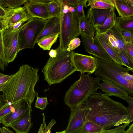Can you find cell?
<instances>
[{
  "label": "cell",
  "mask_w": 133,
  "mask_h": 133,
  "mask_svg": "<svg viewBox=\"0 0 133 133\" xmlns=\"http://www.w3.org/2000/svg\"><path fill=\"white\" fill-rule=\"evenodd\" d=\"M120 31L126 43H133V31L123 30Z\"/></svg>",
  "instance_id": "39"
},
{
  "label": "cell",
  "mask_w": 133,
  "mask_h": 133,
  "mask_svg": "<svg viewBox=\"0 0 133 133\" xmlns=\"http://www.w3.org/2000/svg\"><path fill=\"white\" fill-rule=\"evenodd\" d=\"M56 49V57H50L42 71L49 85L61 83L76 71L72 59L74 51L62 50L59 46Z\"/></svg>",
  "instance_id": "3"
},
{
  "label": "cell",
  "mask_w": 133,
  "mask_h": 133,
  "mask_svg": "<svg viewBox=\"0 0 133 133\" xmlns=\"http://www.w3.org/2000/svg\"><path fill=\"white\" fill-rule=\"evenodd\" d=\"M60 31L59 17H52L46 20L44 27L36 42L37 43L43 38Z\"/></svg>",
  "instance_id": "16"
},
{
  "label": "cell",
  "mask_w": 133,
  "mask_h": 133,
  "mask_svg": "<svg viewBox=\"0 0 133 133\" xmlns=\"http://www.w3.org/2000/svg\"><path fill=\"white\" fill-rule=\"evenodd\" d=\"M0 132L1 133H14L9 129L4 127L2 128L0 127Z\"/></svg>",
  "instance_id": "50"
},
{
  "label": "cell",
  "mask_w": 133,
  "mask_h": 133,
  "mask_svg": "<svg viewBox=\"0 0 133 133\" xmlns=\"http://www.w3.org/2000/svg\"><path fill=\"white\" fill-rule=\"evenodd\" d=\"M87 6L98 9H113L115 8L113 0H89Z\"/></svg>",
  "instance_id": "24"
},
{
  "label": "cell",
  "mask_w": 133,
  "mask_h": 133,
  "mask_svg": "<svg viewBox=\"0 0 133 133\" xmlns=\"http://www.w3.org/2000/svg\"><path fill=\"white\" fill-rule=\"evenodd\" d=\"M112 9L92 8V15L95 27L102 25L109 16Z\"/></svg>",
  "instance_id": "22"
},
{
  "label": "cell",
  "mask_w": 133,
  "mask_h": 133,
  "mask_svg": "<svg viewBox=\"0 0 133 133\" xmlns=\"http://www.w3.org/2000/svg\"><path fill=\"white\" fill-rule=\"evenodd\" d=\"M14 103L15 112L6 115L1 120V123L5 127H8L11 123L20 119L32 111L31 104L26 99H22Z\"/></svg>",
  "instance_id": "11"
},
{
  "label": "cell",
  "mask_w": 133,
  "mask_h": 133,
  "mask_svg": "<svg viewBox=\"0 0 133 133\" xmlns=\"http://www.w3.org/2000/svg\"><path fill=\"white\" fill-rule=\"evenodd\" d=\"M11 76L5 75L0 72V90L3 86L10 78Z\"/></svg>",
  "instance_id": "41"
},
{
  "label": "cell",
  "mask_w": 133,
  "mask_h": 133,
  "mask_svg": "<svg viewBox=\"0 0 133 133\" xmlns=\"http://www.w3.org/2000/svg\"><path fill=\"white\" fill-rule=\"evenodd\" d=\"M91 10L92 8L90 7L85 17L81 19L80 28L81 35L93 39L96 30L92 17Z\"/></svg>",
  "instance_id": "17"
},
{
  "label": "cell",
  "mask_w": 133,
  "mask_h": 133,
  "mask_svg": "<svg viewBox=\"0 0 133 133\" xmlns=\"http://www.w3.org/2000/svg\"><path fill=\"white\" fill-rule=\"evenodd\" d=\"M125 45L129 56L133 61V43H126Z\"/></svg>",
  "instance_id": "42"
},
{
  "label": "cell",
  "mask_w": 133,
  "mask_h": 133,
  "mask_svg": "<svg viewBox=\"0 0 133 133\" xmlns=\"http://www.w3.org/2000/svg\"><path fill=\"white\" fill-rule=\"evenodd\" d=\"M18 32V30L12 32L2 30L3 47L8 63L14 60L19 52Z\"/></svg>",
  "instance_id": "8"
},
{
  "label": "cell",
  "mask_w": 133,
  "mask_h": 133,
  "mask_svg": "<svg viewBox=\"0 0 133 133\" xmlns=\"http://www.w3.org/2000/svg\"><path fill=\"white\" fill-rule=\"evenodd\" d=\"M94 37L96 39L100 45L111 57L114 61L121 65L124 66L118 54L108 44L101 35L99 34L96 32Z\"/></svg>",
  "instance_id": "19"
},
{
  "label": "cell",
  "mask_w": 133,
  "mask_h": 133,
  "mask_svg": "<svg viewBox=\"0 0 133 133\" xmlns=\"http://www.w3.org/2000/svg\"><path fill=\"white\" fill-rule=\"evenodd\" d=\"M121 60L125 66L130 69L132 72H133V61L124 51L122 50H119L118 53Z\"/></svg>",
  "instance_id": "31"
},
{
  "label": "cell",
  "mask_w": 133,
  "mask_h": 133,
  "mask_svg": "<svg viewBox=\"0 0 133 133\" xmlns=\"http://www.w3.org/2000/svg\"><path fill=\"white\" fill-rule=\"evenodd\" d=\"M62 5L61 0H53L48 4V11L50 17H60Z\"/></svg>",
  "instance_id": "29"
},
{
  "label": "cell",
  "mask_w": 133,
  "mask_h": 133,
  "mask_svg": "<svg viewBox=\"0 0 133 133\" xmlns=\"http://www.w3.org/2000/svg\"><path fill=\"white\" fill-rule=\"evenodd\" d=\"M8 102L5 99L3 95L0 94V110L5 106Z\"/></svg>",
  "instance_id": "44"
},
{
  "label": "cell",
  "mask_w": 133,
  "mask_h": 133,
  "mask_svg": "<svg viewBox=\"0 0 133 133\" xmlns=\"http://www.w3.org/2000/svg\"><path fill=\"white\" fill-rule=\"evenodd\" d=\"M81 41L78 37H76L71 40L68 44L66 50L68 51H73L79 46Z\"/></svg>",
  "instance_id": "38"
},
{
  "label": "cell",
  "mask_w": 133,
  "mask_h": 133,
  "mask_svg": "<svg viewBox=\"0 0 133 133\" xmlns=\"http://www.w3.org/2000/svg\"><path fill=\"white\" fill-rule=\"evenodd\" d=\"M69 7L67 5H62L61 13L65 14L68 13L69 12Z\"/></svg>",
  "instance_id": "49"
},
{
  "label": "cell",
  "mask_w": 133,
  "mask_h": 133,
  "mask_svg": "<svg viewBox=\"0 0 133 133\" xmlns=\"http://www.w3.org/2000/svg\"><path fill=\"white\" fill-rule=\"evenodd\" d=\"M82 105L87 120L105 130L127 123L129 114L127 108L105 94L95 92Z\"/></svg>",
  "instance_id": "1"
},
{
  "label": "cell",
  "mask_w": 133,
  "mask_h": 133,
  "mask_svg": "<svg viewBox=\"0 0 133 133\" xmlns=\"http://www.w3.org/2000/svg\"><path fill=\"white\" fill-rule=\"evenodd\" d=\"M38 70V68L27 64L21 65L16 72L11 75L0 90L3 92L5 99L11 104L26 99L32 104L38 95L34 90L39 79Z\"/></svg>",
  "instance_id": "2"
},
{
  "label": "cell",
  "mask_w": 133,
  "mask_h": 133,
  "mask_svg": "<svg viewBox=\"0 0 133 133\" xmlns=\"http://www.w3.org/2000/svg\"><path fill=\"white\" fill-rule=\"evenodd\" d=\"M81 35L82 44L87 52L106 61H113L95 38L92 39Z\"/></svg>",
  "instance_id": "12"
},
{
  "label": "cell",
  "mask_w": 133,
  "mask_h": 133,
  "mask_svg": "<svg viewBox=\"0 0 133 133\" xmlns=\"http://www.w3.org/2000/svg\"><path fill=\"white\" fill-rule=\"evenodd\" d=\"M129 126V125L126 123L114 129L105 130L102 133H127L125 129L126 127Z\"/></svg>",
  "instance_id": "37"
},
{
  "label": "cell",
  "mask_w": 133,
  "mask_h": 133,
  "mask_svg": "<svg viewBox=\"0 0 133 133\" xmlns=\"http://www.w3.org/2000/svg\"><path fill=\"white\" fill-rule=\"evenodd\" d=\"M37 133H45L44 126L42 124H41L40 128Z\"/></svg>",
  "instance_id": "53"
},
{
  "label": "cell",
  "mask_w": 133,
  "mask_h": 133,
  "mask_svg": "<svg viewBox=\"0 0 133 133\" xmlns=\"http://www.w3.org/2000/svg\"><path fill=\"white\" fill-rule=\"evenodd\" d=\"M29 15L24 6L6 12L0 27L2 30H5Z\"/></svg>",
  "instance_id": "13"
},
{
  "label": "cell",
  "mask_w": 133,
  "mask_h": 133,
  "mask_svg": "<svg viewBox=\"0 0 133 133\" xmlns=\"http://www.w3.org/2000/svg\"><path fill=\"white\" fill-rule=\"evenodd\" d=\"M53 1V0H26V2L29 3L43 4H48Z\"/></svg>",
  "instance_id": "43"
},
{
  "label": "cell",
  "mask_w": 133,
  "mask_h": 133,
  "mask_svg": "<svg viewBox=\"0 0 133 133\" xmlns=\"http://www.w3.org/2000/svg\"><path fill=\"white\" fill-rule=\"evenodd\" d=\"M57 54L56 48L55 49H51L49 51V54L50 57L54 58L56 57Z\"/></svg>",
  "instance_id": "48"
},
{
  "label": "cell",
  "mask_w": 133,
  "mask_h": 133,
  "mask_svg": "<svg viewBox=\"0 0 133 133\" xmlns=\"http://www.w3.org/2000/svg\"><path fill=\"white\" fill-rule=\"evenodd\" d=\"M79 3L75 8L76 12L80 19L84 18L85 14L84 10L83 8H87V3L88 0H79Z\"/></svg>",
  "instance_id": "32"
},
{
  "label": "cell",
  "mask_w": 133,
  "mask_h": 133,
  "mask_svg": "<svg viewBox=\"0 0 133 133\" xmlns=\"http://www.w3.org/2000/svg\"><path fill=\"white\" fill-rule=\"evenodd\" d=\"M15 111L14 103L10 102L0 110V122L1 119L6 115Z\"/></svg>",
  "instance_id": "33"
},
{
  "label": "cell",
  "mask_w": 133,
  "mask_h": 133,
  "mask_svg": "<svg viewBox=\"0 0 133 133\" xmlns=\"http://www.w3.org/2000/svg\"><path fill=\"white\" fill-rule=\"evenodd\" d=\"M59 34H55L46 36L37 43L44 50H49L52 45L56 42Z\"/></svg>",
  "instance_id": "26"
},
{
  "label": "cell",
  "mask_w": 133,
  "mask_h": 133,
  "mask_svg": "<svg viewBox=\"0 0 133 133\" xmlns=\"http://www.w3.org/2000/svg\"><path fill=\"white\" fill-rule=\"evenodd\" d=\"M56 133H66L65 130L57 132Z\"/></svg>",
  "instance_id": "55"
},
{
  "label": "cell",
  "mask_w": 133,
  "mask_h": 133,
  "mask_svg": "<svg viewBox=\"0 0 133 133\" xmlns=\"http://www.w3.org/2000/svg\"><path fill=\"white\" fill-rule=\"evenodd\" d=\"M94 57L98 64L94 72L95 74L101 78H106L116 83L122 87L128 95L133 96V85L130 84L124 77L125 74L129 73L131 70L124 67L113 61H106Z\"/></svg>",
  "instance_id": "5"
},
{
  "label": "cell",
  "mask_w": 133,
  "mask_h": 133,
  "mask_svg": "<svg viewBox=\"0 0 133 133\" xmlns=\"http://www.w3.org/2000/svg\"><path fill=\"white\" fill-rule=\"evenodd\" d=\"M56 123V122L53 119H52L49 124L45 129V133H46L48 131H50L53 125Z\"/></svg>",
  "instance_id": "47"
},
{
  "label": "cell",
  "mask_w": 133,
  "mask_h": 133,
  "mask_svg": "<svg viewBox=\"0 0 133 133\" xmlns=\"http://www.w3.org/2000/svg\"><path fill=\"white\" fill-rule=\"evenodd\" d=\"M115 8L120 17L133 16V7L128 4L126 0H113Z\"/></svg>",
  "instance_id": "21"
},
{
  "label": "cell",
  "mask_w": 133,
  "mask_h": 133,
  "mask_svg": "<svg viewBox=\"0 0 133 133\" xmlns=\"http://www.w3.org/2000/svg\"><path fill=\"white\" fill-rule=\"evenodd\" d=\"M72 59L76 71L93 74L97 69L98 63L96 59L91 56L74 52Z\"/></svg>",
  "instance_id": "10"
},
{
  "label": "cell",
  "mask_w": 133,
  "mask_h": 133,
  "mask_svg": "<svg viewBox=\"0 0 133 133\" xmlns=\"http://www.w3.org/2000/svg\"><path fill=\"white\" fill-rule=\"evenodd\" d=\"M116 17L114 8L102 25L95 27L96 32L99 35L108 32L115 25Z\"/></svg>",
  "instance_id": "20"
},
{
  "label": "cell",
  "mask_w": 133,
  "mask_h": 133,
  "mask_svg": "<svg viewBox=\"0 0 133 133\" xmlns=\"http://www.w3.org/2000/svg\"><path fill=\"white\" fill-rule=\"evenodd\" d=\"M108 32L100 35L102 36L107 43L109 42V38L110 35V34L108 33Z\"/></svg>",
  "instance_id": "51"
},
{
  "label": "cell",
  "mask_w": 133,
  "mask_h": 133,
  "mask_svg": "<svg viewBox=\"0 0 133 133\" xmlns=\"http://www.w3.org/2000/svg\"><path fill=\"white\" fill-rule=\"evenodd\" d=\"M108 32L114 37L119 50L124 51L129 57L125 47V45L126 42L124 39L120 31L115 25Z\"/></svg>",
  "instance_id": "25"
},
{
  "label": "cell",
  "mask_w": 133,
  "mask_h": 133,
  "mask_svg": "<svg viewBox=\"0 0 133 133\" xmlns=\"http://www.w3.org/2000/svg\"><path fill=\"white\" fill-rule=\"evenodd\" d=\"M71 112L66 133H81L82 128L87 120L82 104L70 108Z\"/></svg>",
  "instance_id": "9"
},
{
  "label": "cell",
  "mask_w": 133,
  "mask_h": 133,
  "mask_svg": "<svg viewBox=\"0 0 133 133\" xmlns=\"http://www.w3.org/2000/svg\"><path fill=\"white\" fill-rule=\"evenodd\" d=\"M101 78L100 89L106 96L108 97L114 96L122 99L129 95L122 87L116 83L106 78Z\"/></svg>",
  "instance_id": "14"
},
{
  "label": "cell",
  "mask_w": 133,
  "mask_h": 133,
  "mask_svg": "<svg viewBox=\"0 0 133 133\" xmlns=\"http://www.w3.org/2000/svg\"><path fill=\"white\" fill-rule=\"evenodd\" d=\"M127 133H133V123L129 127V128L126 131Z\"/></svg>",
  "instance_id": "52"
},
{
  "label": "cell",
  "mask_w": 133,
  "mask_h": 133,
  "mask_svg": "<svg viewBox=\"0 0 133 133\" xmlns=\"http://www.w3.org/2000/svg\"><path fill=\"white\" fill-rule=\"evenodd\" d=\"M81 72L79 79L74 83L66 91L64 98L65 104L70 108L84 102L89 97L100 89L101 78L93 77L88 73Z\"/></svg>",
  "instance_id": "4"
},
{
  "label": "cell",
  "mask_w": 133,
  "mask_h": 133,
  "mask_svg": "<svg viewBox=\"0 0 133 133\" xmlns=\"http://www.w3.org/2000/svg\"><path fill=\"white\" fill-rule=\"evenodd\" d=\"M26 0H0V6L6 12L21 7Z\"/></svg>",
  "instance_id": "27"
},
{
  "label": "cell",
  "mask_w": 133,
  "mask_h": 133,
  "mask_svg": "<svg viewBox=\"0 0 133 133\" xmlns=\"http://www.w3.org/2000/svg\"><path fill=\"white\" fill-rule=\"evenodd\" d=\"M60 31L59 34L60 49L66 50L70 41L81 35V19L76 11L63 14L60 16Z\"/></svg>",
  "instance_id": "6"
},
{
  "label": "cell",
  "mask_w": 133,
  "mask_h": 133,
  "mask_svg": "<svg viewBox=\"0 0 133 133\" xmlns=\"http://www.w3.org/2000/svg\"><path fill=\"white\" fill-rule=\"evenodd\" d=\"M122 99L125 101L128 104V107L127 108L129 114V117L127 123L129 124L133 121V98L130 95Z\"/></svg>",
  "instance_id": "34"
},
{
  "label": "cell",
  "mask_w": 133,
  "mask_h": 133,
  "mask_svg": "<svg viewBox=\"0 0 133 133\" xmlns=\"http://www.w3.org/2000/svg\"><path fill=\"white\" fill-rule=\"evenodd\" d=\"M6 13V12L0 6V26Z\"/></svg>",
  "instance_id": "46"
},
{
  "label": "cell",
  "mask_w": 133,
  "mask_h": 133,
  "mask_svg": "<svg viewBox=\"0 0 133 133\" xmlns=\"http://www.w3.org/2000/svg\"><path fill=\"white\" fill-rule=\"evenodd\" d=\"M125 79L131 84L133 85V76L129 73H127L124 75Z\"/></svg>",
  "instance_id": "45"
},
{
  "label": "cell",
  "mask_w": 133,
  "mask_h": 133,
  "mask_svg": "<svg viewBox=\"0 0 133 133\" xmlns=\"http://www.w3.org/2000/svg\"><path fill=\"white\" fill-rule=\"evenodd\" d=\"M46 20L32 17L18 30V52L23 49L34 48L43 30Z\"/></svg>",
  "instance_id": "7"
},
{
  "label": "cell",
  "mask_w": 133,
  "mask_h": 133,
  "mask_svg": "<svg viewBox=\"0 0 133 133\" xmlns=\"http://www.w3.org/2000/svg\"><path fill=\"white\" fill-rule=\"evenodd\" d=\"M4 53L2 39V30L0 27V70L4 71L8 66Z\"/></svg>",
  "instance_id": "30"
},
{
  "label": "cell",
  "mask_w": 133,
  "mask_h": 133,
  "mask_svg": "<svg viewBox=\"0 0 133 133\" xmlns=\"http://www.w3.org/2000/svg\"><path fill=\"white\" fill-rule=\"evenodd\" d=\"M115 25L120 31H133V16L117 17Z\"/></svg>",
  "instance_id": "23"
},
{
  "label": "cell",
  "mask_w": 133,
  "mask_h": 133,
  "mask_svg": "<svg viewBox=\"0 0 133 133\" xmlns=\"http://www.w3.org/2000/svg\"><path fill=\"white\" fill-rule=\"evenodd\" d=\"M33 17L29 15L26 17L19 21L17 23L8 27L6 30L9 31H15L18 30L28 20Z\"/></svg>",
  "instance_id": "35"
},
{
  "label": "cell",
  "mask_w": 133,
  "mask_h": 133,
  "mask_svg": "<svg viewBox=\"0 0 133 133\" xmlns=\"http://www.w3.org/2000/svg\"><path fill=\"white\" fill-rule=\"evenodd\" d=\"M104 131L99 125L87 120L82 128L81 133H102Z\"/></svg>",
  "instance_id": "28"
},
{
  "label": "cell",
  "mask_w": 133,
  "mask_h": 133,
  "mask_svg": "<svg viewBox=\"0 0 133 133\" xmlns=\"http://www.w3.org/2000/svg\"><path fill=\"white\" fill-rule=\"evenodd\" d=\"M62 5H66L76 8L79 3V0H61Z\"/></svg>",
  "instance_id": "40"
},
{
  "label": "cell",
  "mask_w": 133,
  "mask_h": 133,
  "mask_svg": "<svg viewBox=\"0 0 133 133\" xmlns=\"http://www.w3.org/2000/svg\"><path fill=\"white\" fill-rule=\"evenodd\" d=\"M32 111H30L20 119L11 123L8 127L12 128L16 133H28L32 126Z\"/></svg>",
  "instance_id": "18"
},
{
  "label": "cell",
  "mask_w": 133,
  "mask_h": 133,
  "mask_svg": "<svg viewBox=\"0 0 133 133\" xmlns=\"http://www.w3.org/2000/svg\"><path fill=\"white\" fill-rule=\"evenodd\" d=\"M29 14L33 17L46 20L50 18L48 4L31 3L26 1L24 3Z\"/></svg>",
  "instance_id": "15"
},
{
  "label": "cell",
  "mask_w": 133,
  "mask_h": 133,
  "mask_svg": "<svg viewBox=\"0 0 133 133\" xmlns=\"http://www.w3.org/2000/svg\"><path fill=\"white\" fill-rule=\"evenodd\" d=\"M76 11L75 8L71 6H69V12H74Z\"/></svg>",
  "instance_id": "54"
},
{
  "label": "cell",
  "mask_w": 133,
  "mask_h": 133,
  "mask_svg": "<svg viewBox=\"0 0 133 133\" xmlns=\"http://www.w3.org/2000/svg\"><path fill=\"white\" fill-rule=\"evenodd\" d=\"M37 97V99L35 103V107L37 108L43 110L49 104L46 97Z\"/></svg>",
  "instance_id": "36"
}]
</instances>
